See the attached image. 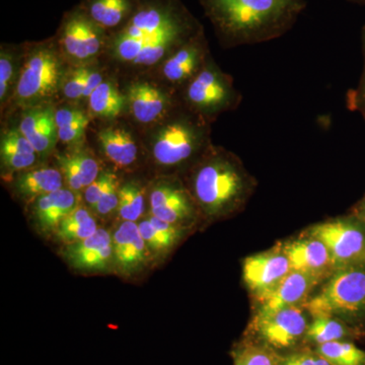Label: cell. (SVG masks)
Masks as SVG:
<instances>
[{
  "mask_svg": "<svg viewBox=\"0 0 365 365\" xmlns=\"http://www.w3.org/2000/svg\"><path fill=\"white\" fill-rule=\"evenodd\" d=\"M144 211V192L136 182H127L119 189L118 212L125 222H135Z\"/></svg>",
  "mask_w": 365,
  "mask_h": 365,
  "instance_id": "cell-31",
  "label": "cell"
},
{
  "mask_svg": "<svg viewBox=\"0 0 365 365\" xmlns=\"http://www.w3.org/2000/svg\"><path fill=\"white\" fill-rule=\"evenodd\" d=\"M362 71L359 83L348 93V107L359 113L365 122V25L361 31Z\"/></svg>",
  "mask_w": 365,
  "mask_h": 365,
  "instance_id": "cell-32",
  "label": "cell"
},
{
  "mask_svg": "<svg viewBox=\"0 0 365 365\" xmlns=\"http://www.w3.org/2000/svg\"><path fill=\"white\" fill-rule=\"evenodd\" d=\"M64 177L55 168L28 170L16 180V188L26 199H36L63 188Z\"/></svg>",
  "mask_w": 365,
  "mask_h": 365,
  "instance_id": "cell-23",
  "label": "cell"
},
{
  "mask_svg": "<svg viewBox=\"0 0 365 365\" xmlns=\"http://www.w3.org/2000/svg\"><path fill=\"white\" fill-rule=\"evenodd\" d=\"M196 203L191 193L175 182H165L150 194L151 215L181 227L196 215Z\"/></svg>",
  "mask_w": 365,
  "mask_h": 365,
  "instance_id": "cell-12",
  "label": "cell"
},
{
  "mask_svg": "<svg viewBox=\"0 0 365 365\" xmlns=\"http://www.w3.org/2000/svg\"><path fill=\"white\" fill-rule=\"evenodd\" d=\"M314 349L332 365H365V351L351 341H335Z\"/></svg>",
  "mask_w": 365,
  "mask_h": 365,
  "instance_id": "cell-29",
  "label": "cell"
},
{
  "mask_svg": "<svg viewBox=\"0 0 365 365\" xmlns=\"http://www.w3.org/2000/svg\"><path fill=\"white\" fill-rule=\"evenodd\" d=\"M88 116H86L85 113L79 111V110L61 109L55 113V121H56L57 129L78 123V122L83 121Z\"/></svg>",
  "mask_w": 365,
  "mask_h": 365,
  "instance_id": "cell-38",
  "label": "cell"
},
{
  "mask_svg": "<svg viewBox=\"0 0 365 365\" xmlns=\"http://www.w3.org/2000/svg\"><path fill=\"white\" fill-rule=\"evenodd\" d=\"M35 148L20 130H9L1 139L2 162L9 169L23 170L36 162Z\"/></svg>",
  "mask_w": 365,
  "mask_h": 365,
  "instance_id": "cell-25",
  "label": "cell"
},
{
  "mask_svg": "<svg viewBox=\"0 0 365 365\" xmlns=\"http://www.w3.org/2000/svg\"><path fill=\"white\" fill-rule=\"evenodd\" d=\"M184 97L189 111L207 122L235 109L242 101L232 78L210 59L185 86Z\"/></svg>",
  "mask_w": 365,
  "mask_h": 365,
  "instance_id": "cell-5",
  "label": "cell"
},
{
  "mask_svg": "<svg viewBox=\"0 0 365 365\" xmlns=\"http://www.w3.org/2000/svg\"><path fill=\"white\" fill-rule=\"evenodd\" d=\"M281 247L292 271L309 274L321 282L336 271L330 251L316 237L302 235L297 239L281 244Z\"/></svg>",
  "mask_w": 365,
  "mask_h": 365,
  "instance_id": "cell-11",
  "label": "cell"
},
{
  "mask_svg": "<svg viewBox=\"0 0 365 365\" xmlns=\"http://www.w3.org/2000/svg\"><path fill=\"white\" fill-rule=\"evenodd\" d=\"M98 230L97 220L90 211L78 206L61 222L56 232L61 241L73 244L88 239Z\"/></svg>",
  "mask_w": 365,
  "mask_h": 365,
  "instance_id": "cell-27",
  "label": "cell"
},
{
  "mask_svg": "<svg viewBox=\"0 0 365 365\" xmlns=\"http://www.w3.org/2000/svg\"><path fill=\"white\" fill-rule=\"evenodd\" d=\"M172 54L163 63V76L175 85L186 86L202 69L208 60L207 44L203 29Z\"/></svg>",
  "mask_w": 365,
  "mask_h": 365,
  "instance_id": "cell-14",
  "label": "cell"
},
{
  "mask_svg": "<svg viewBox=\"0 0 365 365\" xmlns=\"http://www.w3.org/2000/svg\"><path fill=\"white\" fill-rule=\"evenodd\" d=\"M11 76H13V63L6 55L2 54L1 59H0V98H1V101L6 98Z\"/></svg>",
  "mask_w": 365,
  "mask_h": 365,
  "instance_id": "cell-39",
  "label": "cell"
},
{
  "mask_svg": "<svg viewBox=\"0 0 365 365\" xmlns=\"http://www.w3.org/2000/svg\"><path fill=\"white\" fill-rule=\"evenodd\" d=\"M292 271L289 260L280 244L245 259L242 279L256 299L269 294Z\"/></svg>",
  "mask_w": 365,
  "mask_h": 365,
  "instance_id": "cell-9",
  "label": "cell"
},
{
  "mask_svg": "<svg viewBox=\"0 0 365 365\" xmlns=\"http://www.w3.org/2000/svg\"><path fill=\"white\" fill-rule=\"evenodd\" d=\"M346 1L350 2V4H357V6H365V0H346Z\"/></svg>",
  "mask_w": 365,
  "mask_h": 365,
  "instance_id": "cell-42",
  "label": "cell"
},
{
  "mask_svg": "<svg viewBox=\"0 0 365 365\" xmlns=\"http://www.w3.org/2000/svg\"><path fill=\"white\" fill-rule=\"evenodd\" d=\"M359 329L335 317H314L307 327L304 345L314 348L335 341H351L359 337Z\"/></svg>",
  "mask_w": 365,
  "mask_h": 365,
  "instance_id": "cell-21",
  "label": "cell"
},
{
  "mask_svg": "<svg viewBox=\"0 0 365 365\" xmlns=\"http://www.w3.org/2000/svg\"><path fill=\"white\" fill-rule=\"evenodd\" d=\"M119 189L117 177L115 176L108 188L106 189L103 196L101 197L100 200L93 207L98 215H109L118 209V205H119Z\"/></svg>",
  "mask_w": 365,
  "mask_h": 365,
  "instance_id": "cell-34",
  "label": "cell"
},
{
  "mask_svg": "<svg viewBox=\"0 0 365 365\" xmlns=\"http://www.w3.org/2000/svg\"><path fill=\"white\" fill-rule=\"evenodd\" d=\"M257 182L234 153L210 146L190 176V193L208 217L232 215L248 202Z\"/></svg>",
  "mask_w": 365,
  "mask_h": 365,
  "instance_id": "cell-2",
  "label": "cell"
},
{
  "mask_svg": "<svg viewBox=\"0 0 365 365\" xmlns=\"http://www.w3.org/2000/svg\"><path fill=\"white\" fill-rule=\"evenodd\" d=\"M103 76L100 72L90 71L88 69V76H86V88L83 91V98H90L91 93H93L98 86L103 83Z\"/></svg>",
  "mask_w": 365,
  "mask_h": 365,
  "instance_id": "cell-40",
  "label": "cell"
},
{
  "mask_svg": "<svg viewBox=\"0 0 365 365\" xmlns=\"http://www.w3.org/2000/svg\"><path fill=\"white\" fill-rule=\"evenodd\" d=\"M105 30L98 26L81 6L66 14L60 29V40L67 54L86 60L100 52Z\"/></svg>",
  "mask_w": 365,
  "mask_h": 365,
  "instance_id": "cell-10",
  "label": "cell"
},
{
  "mask_svg": "<svg viewBox=\"0 0 365 365\" xmlns=\"http://www.w3.org/2000/svg\"><path fill=\"white\" fill-rule=\"evenodd\" d=\"M304 235L326 245L335 270L365 264V222L353 213L317 223Z\"/></svg>",
  "mask_w": 365,
  "mask_h": 365,
  "instance_id": "cell-6",
  "label": "cell"
},
{
  "mask_svg": "<svg viewBox=\"0 0 365 365\" xmlns=\"http://www.w3.org/2000/svg\"><path fill=\"white\" fill-rule=\"evenodd\" d=\"M66 257L72 267L78 270H102L114 258L113 235L104 228H98L88 239L69 244Z\"/></svg>",
  "mask_w": 365,
  "mask_h": 365,
  "instance_id": "cell-15",
  "label": "cell"
},
{
  "mask_svg": "<svg viewBox=\"0 0 365 365\" xmlns=\"http://www.w3.org/2000/svg\"><path fill=\"white\" fill-rule=\"evenodd\" d=\"M79 206L78 196L71 189H60L36 201L34 215L41 230H56L61 222Z\"/></svg>",
  "mask_w": 365,
  "mask_h": 365,
  "instance_id": "cell-19",
  "label": "cell"
},
{
  "mask_svg": "<svg viewBox=\"0 0 365 365\" xmlns=\"http://www.w3.org/2000/svg\"><path fill=\"white\" fill-rule=\"evenodd\" d=\"M278 365H332L316 350L304 348L282 355Z\"/></svg>",
  "mask_w": 365,
  "mask_h": 365,
  "instance_id": "cell-33",
  "label": "cell"
},
{
  "mask_svg": "<svg viewBox=\"0 0 365 365\" xmlns=\"http://www.w3.org/2000/svg\"><path fill=\"white\" fill-rule=\"evenodd\" d=\"M321 281L309 274L292 271L269 294L256 299L257 314H268L292 307H304Z\"/></svg>",
  "mask_w": 365,
  "mask_h": 365,
  "instance_id": "cell-13",
  "label": "cell"
},
{
  "mask_svg": "<svg viewBox=\"0 0 365 365\" xmlns=\"http://www.w3.org/2000/svg\"><path fill=\"white\" fill-rule=\"evenodd\" d=\"M88 118L78 123L58 129V138L64 143H73L83 138L88 125Z\"/></svg>",
  "mask_w": 365,
  "mask_h": 365,
  "instance_id": "cell-37",
  "label": "cell"
},
{
  "mask_svg": "<svg viewBox=\"0 0 365 365\" xmlns=\"http://www.w3.org/2000/svg\"><path fill=\"white\" fill-rule=\"evenodd\" d=\"M225 47L255 45L292 30L307 0H199Z\"/></svg>",
  "mask_w": 365,
  "mask_h": 365,
  "instance_id": "cell-1",
  "label": "cell"
},
{
  "mask_svg": "<svg viewBox=\"0 0 365 365\" xmlns=\"http://www.w3.org/2000/svg\"><path fill=\"white\" fill-rule=\"evenodd\" d=\"M148 250L135 222L124 220L115 230L113 235L114 260L123 272H134L143 267L148 258Z\"/></svg>",
  "mask_w": 365,
  "mask_h": 365,
  "instance_id": "cell-16",
  "label": "cell"
},
{
  "mask_svg": "<svg viewBox=\"0 0 365 365\" xmlns=\"http://www.w3.org/2000/svg\"><path fill=\"white\" fill-rule=\"evenodd\" d=\"M114 177L115 175L112 173H103L96 179L95 182H91L90 186L86 188L85 197L88 205L93 207L98 203Z\"/></svg>",
  "mask_w": 365,
  "mask_h": 365,
  "instance_id": "cell-36",
  "label": "cell"
},
{
  "mask_svg": "<svg viewBox=\"0 0 365 365\" xmlns=\"http://www.w3.org/2000/svg\"><path fill=\"white\" fill-rule=\"evenodd\" d=\"M208 122L194 113L180 115L165 125L153 144L155 162L163 167L196 163L210 148Z\"/></svg>",
  "mask_w": 365,
  "mask_h": 365,
  "instance_id": "cell-4",
  "label": "cell"
},
{
  "mask_svg": "<svg viewBox=\"0 0 365 365\" xmlns=\"http://www.w3.org/2000/svg\"><path fill=\"white\" fill-rule=\"evenodd\" d=\"M88 72V69L78 68L72 72L69 78L66 79L63 86V91L67 98L78 100L79 98H83Z\"/></svg>",
  "mask_w": 365,
  "mask_h": 365,
  "instance_id": "cell-35",
  "label": "cell"
},
{
  "mask_svg": "<svg viewBox=\"0 0 365 365\" xmlns=\"http://www.w3.org/2000/svg\"><path fill=\"white\" fill-rule=\"evenodd\" d=\"M352 213L353 215L359 216V218H361V220L365 222V195L364 196V198H362L361 200L355 205Z\"/></svg>",
  "mask_w": 365,
  "mask_h": 365,
  "instance_id": "cell-41",
  "label": "cell"
},
{
  "mask_svg": "<svg viewBox=\"0 0 365 365\" xmlns=\"http://www.w3.org/2000/svg\"><path fill=\"white\" fill-rule=\"evenodd\" d=\"M98 140L106 157L119 168H127L136 162L138 148L128 131L110 127L98 134Z\"/></svg>",
  "mask_w": 365,
  "mask_h": 365,
  "instance_id": "cell-22",
  "label": "cell"
},
{
  "mask_svg": "<svg viewBox=\"0 0 365 365\" xmlns=\"http://www.w3.org/2000/svg\"><path fill=\"white\" fill-rule=\"evenodd\" d=\"M90 109L98 117L114 118L121 113L125 98L109 81H103L88 98Z\"/></svg>",
  "mask_w": 365,
  "mask_h": 365,
  "instance_id": "cell-28",
  "label": "cell"
},
{
  "mask_svg": "<svg viewBox=\"0 0 365 365\" xmlns=\"http://www.w3.org/2000/svg\"><path fill=\"white\" fill-rule=\"evenodd\" d=\"M282 355L267 346L247 339L232 351L234 365H278Z\"/></svg>",
  "mask_w": 365,
  "mask_h": 365,
  "instance_id": "cell-30",
  "label": "cell"
},
{
  "mask_svg": "<svg viewBox=\"0 0 365 365\" xmlns=\"http://www.w3.org/2000/svg\"><path fill=\"white\" fill-rule=\"evenodd\" d=\"M138 0H85L81 7L103 30H121L135 11Z\"/></svg>",
  "mask_w": 365,
  "mask_h": 365,
  "instance_id": "cell-20",
  "label": "cell"
},
{
  "mask_svg": "<svg viewBox=\"0 0 365 365\" xmlns=\"http://www.w3.org/2000/svg\"><path fill=\"white\" fill-rule=\"evenodd\" d=\"M127 101L132 116L143 124L153 123L160 119L172 106L169 96L146 83L131 86Z\"/></svg>",
  "mask_w": 365,
  "mask_h": 365,
  "instance_id": "cell-18",
  "label": "cell"
},
{
  "mask_svg": "<svg viewBox=\"0 0 365 365\" xmlns=\"http://www.w3.org/2000/svg\"><path fill=\"white\" fill-rule=\"evenodd\" d=\"M304 307L313 318L335 317L359 329L365 322V264L336 270Z\"/></svg>",
  "mask_w": 365,
  "mask_h": 365,
  "instance_id": "cell-3",
  "label": "cell"
},
{
  "mask_svg": "<svg viewBox=\"0 0 365 365\" xmlns=\"http://www.w3.org/2000/svg\"><path fill=\"white\" fill-rule=\"evenodd\" d=\"M60 62L49 47H38L26 60L21 71L16 97L21 102H40L53 95L58 86Z\"/></svg>",
  "mask_w": 365,
  "mask_h": 365,
  "instance_id": "cell-8",
  "label": "cell"
},
{
  "mask_svg": "<svg viewBox=\"0 0 365 365\" xmlns=\"http://www.w3.org/2000/svg\"><path fill=\"white\" fill-rule=\"evenodd\" d=\"M60 170L72 191L88 188L100 175V167L95 158L86 153H72L58 158Z\"/></svg>",
  "mask_w": 365,
  "mask_h": 365,
  "instance_id": "cell-24",
  "label": "cell"
},
{
  "mask_svg": "<svg viewBox=\"0 0 365 365\" xmlns=\"http://www.w3.org/2000/svg\"><path fill=\"white\" fill-rule=\"evenodd\" d=\"M52 108H35L24 115L19 130L38 153H49L58 138V129Z\"/></svg>",
  "mask_w": 365,
  "mask_h": 365,
  "instance_id": "cell-17",
  "label": "cell"
},
{
  "mask_svg": "<svg viewBox=\"0 0 365 365\" xmlns=\"http://www.w3.org/2000/svg\"><path fill=\"white\" fill-rule=\"evenodd\" d=\"M138 228L148 249L155 253L168 251L181 237L180 227L163 222L153 215L139 222Z\"/></svg>",
  "mask_w": 365,
  "mask_h": 365,
  "instance_id": "cell-26",
  "label": "cell"
},
{
  "mask_svg": "<svg viewBox=\"0 0 365 365\" xmlns=\"http://www.w3.org/2000/svg\"><path fill=\"white\" fill-rule=\"evenodd\" d=\"M304 307H287L268 314H255L249 327L250 340L267 346L281 355L304 345L309 322Z\"/></svg>",
  "mask_w": 365,
  "mask_h": 365,
  "instance_id": "cell-7",
  "label": "cell"
}]
</instances>
